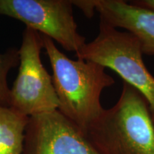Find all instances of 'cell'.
I'll list each match as a JSON object with an SVG mask.
<instances>
[{
	"label": "cell",
	"instance_id": "6da1fadb",
	"mask_svg": "<svg viewBox=\"0 0 154 154\" xmlns=\"http://www.w3.org/2000/svg\"><path fill=\"white\" fill-rule=\"evenodd\" d=\"M41 35L52 68L58 110L86 135L104 110L101 103L102 91L113 86L115 80L106 72L105 67L94 61L71 59L51 38Z\"/></svg>",
	"mask_w": 154,
	"mask_h": 154
},
{
	"label": "cell",
	"instance_id": "30bf717a",
	"mask_svg": "<svg viewBox=\"0 0 154 154\" xmlns=\"http://www.w3.org/2000/svg\"><path fill=\"white\" fill-rule=\"evenodd\" d=\"M72 5L76 6L81 10H82L84 14L87 17H93L94 14V7L92 0H74L72 1Z\"/></svg>",
	"mask_w": 154,
	"mask_h": 154
},
{
	"label": "cell",
	"instance_id": "9c48e42d",
	"mask_svg": "<svg viewBox=\"0 0 154 154\" xmlns=\"http://www.w3.org/2000/svg\"><path fill=\"white\" fill-rule=\"evenodd\" d=\"M19 65V49L10 48L0 53V105H10V88L7 83V75L11 69Z\"/></svg>",
	"mask_w": 154,
	"mask_h": 154
},
{
	"label": "cell",
	"instance_id": "3957f363",
	"mask_svg": "<svg viewBox=\"0 0 154 154\" xmlns=\"http://www.w3.org/2000/svg\"><path fill=\"white\" fill-rule=\"evenodd\" d=\"M140 41L130 32H121L100 20L99 32L86 43L77 59L91 61L118 74L145 98L154 121V76L146 68Z\"/></svg>",
	"mask_w": 154,
	"mask_h": 154
},
{
	"label": "cell",
	"instance_id": "5b68a950",
	"mask_svg": "<svg viewBox=\"0 0 154 154\" xmlns=\"http://www.w3.org/2000/svg\"><path fill=\"white\" fill-rule=\"evenodd\" d=\"M0 15L21 21L66 51L76 54L86 44L77 30L69 0H0Z\"/></svg>",
	"mask_w": 154,
	"mask_h": 154
},
{
	"label": "cell",
	"instance_id": "8992f818",
	"mask_svg": "<svg viewBox=\"0 0 154 154\" xmlns=\"http://www.w3.org/2000/svg\"><path fill=\"white\" fill-rule=\"evenodd\" d=\"M22 154H99L79 128L59 110L29 119Z\"/></svg>",
	"mask_w": 154,
	"mask_h": 154
},
{
	"label": "cell",
	"instance_id": "ba28073f",
	"mask_svg": "<svg viewBox=\"0 0 154 154\" xmlns=\"http://www.w3.org/2000/svg\"><path fill=\"white\" fill-rule=\"evenodd\" d=\"M29 117L0 105V154H22Z\"/></svg>",
	"mask_w": 154,
	"mask_h": 154
},
{
	"label": "cell",
	"instance_id": "7a4b0ae2",
	"mask_svg": "<svg viewBox=\"0 0 154 154\" xmlns=\"http://www.w3.org/2000/svg\"><path fill=\"white\" fill-rule=\"evenodd\" d=\"M86 136L99 154H154V121L149 104L126 82L118 101L104 109Z\"/></svg>",
	"mask_w": 154,
	"mask_h": 154
},
{
	"label": "cell",
	"instance_id": "277c9868",
	"mask_svg": "<svg viewBox=\"0 0 154 154\" xmlns=\"http://www.w3.org/2000/svg\"><path fill=\"white\" fill-rule=\"evenodd\" d=\"M42 49L41 34L26 27L19 49V73L10 88L9 106L29 117L59 108L52 76L42 64Z\"/></svg>",
	"mask_w": 154,
	"mask_h": 154
},
{
	"label": "cell",
	"instance_id": "8fae6325",
	"mask_svg": "<svg viewBox=\"0 0 154 154\" xmlns=\"http://www.w3.org/2000/svg\"><path fill=\"white\" fill-rule=\"evenodd\" d=\"M129 2L131 5L154 12V0H133Z\"/></svg>",
	"mask_w": 154,
	"mask_h": 154
},
{
	"label": "cell",
	"instance_id": "52a82bcc",
	"mask_svg": "<svg viewBox=\"0 0 154 154\" xmlns=\"http://www.w3.org/2000/svg\"><path fill=\"white\" fill-rule=\"evenodd\" d=\"M100 20L124 29L140 41L143 54L154 56V12L124 0H92Z\"/></svg>",
	"mask_w": 154,
	"mask_h": 154
}]
</instances>
